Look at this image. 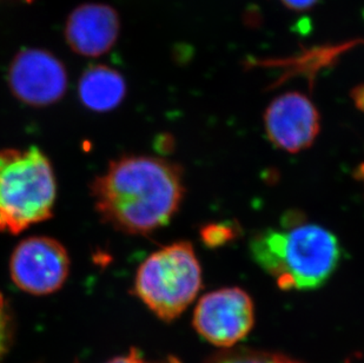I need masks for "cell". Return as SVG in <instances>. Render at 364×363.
<instances>
[{
	"label": "cell",
	"mask_w": 364,
	"mask_h": 363,
	"mask_svg": "<svg viewBox=\"0 0 364 363\" xmlns=\"http://www.w3.org/2000/svg\"><path fill=\"white\" fill-rule=\"evenodd\" d=\"M186 194L178 164L152 156H125L93 182L96 209L124 233L145 235L166 226Z\"/></svg>",
	"instance_id": "cell-1"
},
{
	"label": "cell",
	"mask_w": 364,
	"mask_h": 363,
	"mask_svg": "<svg viewBox=\"0 0 364 363\" xmlns=\"http://www.w3.org/2000/svg\"><path fill=\"white\" fill-rule=\"evenodd\" d=\"M249 251L255 263L284 290L320 288L342 260V247L335 233L299 221L257 231L251 237Z\"/></svg>",
	"instance_id": "cell-2"
},
{
	"label": "cell",
	"mask_w": 364,
	"mask_h": 363,
	"mask_svg": "<svg viewBox=\"0 0 364 363\" xmlns=\"http://www.w3.org/2000/svg\"><path fill=\"white\" fill-rule=\"evenodd\" d=\"M55 192L51 163L38 147L0 152V231L17 235L50 219Z\"/></svg>",
	"instance_id": "cell-3"
},
{
	"label": "cell",
	"mask_w": 364,
	"mask_h": 363,
	"mask_svg": "<svg viewBox=\"0 0 364 363\" xmlns=\"http://www.w3.org/2000/svg\"><path fill=\"white\" fill-rule=\"evenodd\" d=\"M202 288V267L186 241L155 251L138 268L134 293L159 319L178 317Z\"/></svg>",
	"instance_id": "cell-4"
},
{
	"label": "cell",
	"mask_w": 364,
	"mask_h": 363,
	"mask_svg": "<svg viewBox=\"0 0 364 363\" xmlns=\"http://www.w3.org/2000/svg\"><path fill=\"white\" fill-rule=\"evenodd\" d=\"M254 302L238 287L217 289L204 295L193 314V327L213 346L230 348L251 332Z\"/></svg>",
	"instance_id": "cell-5"
},
{
	"label": "cell",
	"mask_w": 364,
	"mask_h": 363,
	"mask_svg": "<svg viewBox=\"0 0 364 363\" xmlns=\"http://www.w3.org/2000/svg\"><path fill=\"white\" fill-rule=\"evenodd\" d=\"M69 255L48 237H30L18 244L11 257V278L18 288L32 295L58 290L68 278Z\"/></svg>",
	"instance_id": "cell-6"
},
{
	"label": "cell",
	"mask_w": 364,
	"mask_h": 363,
	"mask_svg": "<svg viewBox=\"0 0 364 363\" xmlns=\"http://www.w3.org/2000/svg\"><path fill=\"white\" fill-rule=\"evenodd\" d=\"M9 86L18 100L31 107H48L58 102L68 89L65 66L44 50L28 48L11 63Z\"/></svg>",
	"instance_id": "cell-7"
},
{
	"label": "cell",
	"mask_w": 364,
	"mask_h": 363,
	"mask_svg": "<svg viewBox=\"0 0 364 363\" xmlns=\"http://www.w3.org/2000/svg\"><path fill=\"white\" fill-rule=\"evenodd\" d=\"M265 134L272 144L289 154L309 149L321 130L318 110L301 93H285L265 109Z\"/></svg>",
	"instance_id": "cell-8"
},
{
	"label": "cell",
	"mask_w": 364,
	"mask_h": 363,
	"mask_svg": "<svg viewBox=\"0 0 364 363\" xmlns=\"http://www.w3.org/2000/svg\"><path fill=\"white\" fill-rule=\"evenodd\" d=\"M119 30L121 21L114 9L105 4H84L68 18L65 38L73 51L98 57L114 46Z\"/></svg>",
	"instance_id": "cell-9"
},
{
	"label": "cell",
	"mask_w": 364,
	"mask_h": 363,
	"mask_svg": "<svg viewBox=\"0 0 364 363\" xmlns=\"http://www.w3.org/2000/svg\"><path fill=\"white\" fill-rule=\"evenodd\" d=\"M82 105L96 112H107L123 102L127 84L121 73L105 65L91 66L78 85Z\"/></svg>",
	"instance_id": "cell-10"
},
{
	"label": "cell",
	"mask_w": 364,
	"mask_h": 363,
	"mask_svg": "<svg viewBox=\"0 0 364 363\" xmlns=\"http://www.w3.org/2000/svg\"><path fill=\"white\" fill-rule=\"evenodd\" d=\"M206 363H299L277 354L240 349L220 354Z\"/></svg>",
	"instance_id": "cell-11"
},
{
	"label": "cell",
	"mask_w": 364,
	"mask_h": 363,
	"mask_svg": "<svg viewBox=\"0 0 364 363\" xmlns=\"http://www.w3.org/2000/svg\"><path fill=\"white\" fill-rule=\"evenodd\" d=\"M236 229L234 226L228 224V223H220V224H210L203 228L200 231L203 243L210 248L220 247L227 244L229 241L234 240L236 236Z\"/></svg>",
	"instance_id": "cell-12"
},
{
	"label": "cell",
	"mask_w": 364,
	"mask_h": 363,
	"mask_svg": "<svg viewBox=\"0 0 364 363\" xmlns=\"http://www.w3.org/2000/svg\"><path fill=\"white\" fill-rule=\"evenodd\" d=\"M11 340L10 315L7 312V307L4 301L3 296L0 295V359L7 350V346Z\"/></svg>",
	"instance_id": "cell-13"
},
{
	"label": "cell",
	"mask_w": 364,
	"mask_h": 363,
	"mask_svg": "<svg viewBox=\"0 0 364 363\" xmlns=\"http://www.w3.org/2000/svg\"><path fill=\"white\" fill-rule=\"evenodd\" d=\"M107 363H151L149 362V361L145 360L143 355H141V352L137 349H131L130 353L127 354V355H124V357H114L112 360L109 361ZM162 363H179L178 361L175 360V359H171V360L166 361V362Z\"/></svg>",
	"instance_id": "cell-14"
},
{
	"label": "cell",
	"mask_w": 364,
	"mask_h": 363,
	"mask_svg": "<svg viewBox=\"0 0 364 363\" xmlns=\"http://www.w3.org/2000/svg\"><path fill=\"white\" fill-rule=\"evenodd\" d=\"M285 6L292 11H306L311 9L318 0H281Z\"/></svg>",
	"instance_id": "cell-15"
},
{
	"label": "cell",
	"mask_w": 364,
	"mask_h": 363,
	"mask_svg": "<svg viewBox=\"0 0 364 363\" xmlns=\"http://www.w3.org/2000/svg\"><path fill=\"white\" fill-rule=\"evenodd\" d=\"M26 1H28V3H32V1H33V0H26Z\"/></svg>",
	"instance_id": "cell-16"
}]
</instances>
